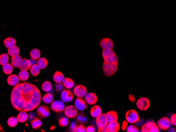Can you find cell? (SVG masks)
I'll return each mask as SVG.
<instances>
[{
  "instance_id": "cell-48",
  "label": "cell",
  "mask_w": 176,
  "mask_h": 132,
  "mask_svg": "<svg viewBox=\"0 0 176 132\" xmlns=\"http://www.w3.org/2000/svg\"><path fill=\"white\" fill-rule=\"evenodd\" d=\"M34 119H36V115H35V114L34 113H30L28 115V119H29V120L32 121V120Z\"/></svg>"
},
{
  "instance_id": "cell-18",
  "label": "cell",
  "mask_w": 176,
  "mask_h": 132,
  "mask_svg": "<svg viewBox=\"0 0 176 132\" xmlns=\"http://www.w3.org/2000/svg\"><path fill=\"white\" fill-rule=\"evenodd\" d=\"M105 116L108 123L117 121L118 119L117 113L114 111H110L105 113Z\"/></svg>"
},
{
  "instance_id": "cell-37",
  "label": "cell",
  "mask_w": 176,
  "mask_h": 132,
  "mask_svg": "<svg viewBox=\"0 0 176 132\" xmlns=\"http://www.w3.org/2000/svg\"><path fill=\"white\" fill-rule=\"evenodd\" d=\"M9 54L4 53L0 55V65L3 66L4 65L9 63Z\"/></svg>"
},
{
  "instance_id": "cell-24",
  "label": "cell",
  "mask_w": 176,
  "mask_h": 132,
  "mask_svg": "<svg viewBox=\"0 0 176 132\" xmlns=\"http://www.w3.org/2000/svg\"><path fill=\"white\" fill-rule=\"evenodd\" d=\"M64 78V75L60 71H56L53 75V80L56 83H62Z\"/></svg>"
},
{
  "instance_id": "cell-42",
  "label": "cell",
  "mask_w": 176,
  "mask_h": 132,
  "mask_svg": "<svg viewBox=\"0 0 176 132\" xmlns=\"http://www.w3.org/2000/svg\"><path fill=\"white\" fill-rule=\"evenodd\" d=\"M78 127V126L77 125V124L75 122H71V125H70V129L72 132H76Z\"/></svg>"
},
{
  "instance_id": "cell-16",
  "label": "cell",
  "mask_w": 176,
  "mask_h": 132,
  "mask_svg": "<svg viewBox=\"0 0 176 132\" xmlns=\"http://www.w3.org/2000/svg\"><path fill=\"white\" fill-rule=\"evenodd\" d=\"M32 66L31 62L28 59H22L21 63L20 64L19 68L21 71H28L30 70V68Z\"/></svg>"
},
{
  "instance_id": "cell-31",
  "label": "cell",
  "mask_w": 176,
  "mask_h": 132,
  "mask_svg": "<svg viewBox=\"0 0 176 132\" xmlns=\"http://www.w3.org/2000/svg\"><path fill=\"white\" fill-rule=\"evenodd\" d=\"M40 68L38 64L32 65L31 67L30 68V72L31 74L33 76H37L40 73Z\"/></svg>"
},
{
  "instance_id": "cell-14",
  "label": "cell",
  "mask_w": 176,
  "mask_h": 132,
  "mask_svg": "<svg viewBox=\"0 0 176 132\" xmlns=\"http://www.w3.org/2000/svg\"><path fill=\"white\" fill-rule=\"evenodd\" d=\"M75 107L77 108V110L82 111L87 109V103H86L85 100L82 99V98L78 97L75 100Z\"/></svg>"
},
{
  "instance_id": "cell-11",
  "label": "cell",
  "mask_w": 176,
  "mask_h": 132,
  "mask_svg": "<svg viewBox=\"0 0 176 132\" xmlns=\"http://www.w3.org/2000/svg\"><path fill=\"white\" fill-rule=\"evenodd\" d=\"M100 46L102 50L113 49L114 48V43L110 38H105L101 40L100 42Z\"/></svg>"
},
{
  "instance_id": "cell-20",
  "label": "cell",
  "mask_w": 176,
  "mask_h": 132,
  "mask_svg": "<svg viewBox=\"0 0 176 132\" xmlns=\"http://www.w3.org/2000/svg\"><path fill=\"white\" fill-rule=\"evenodd\" d=\"M102 114V110L100 106L94 105L92 107L90 110V114L93 117L97 118Z\"/></svg>"
},
{
  "instance_id": "cell-2",
  "label": "cell",
  "mask_w": 176,
  "mask_h": 132,
  "mask_svg": "<svg viewBox=\"0 0 176 132\" xmlns=\"http://www.w3.org/2000/svg\"><path fill=\"white\" fill-rule=\"evenodd\" d=\"M102 69L104 74L107 77H110L114 75L118 70V64H111L103 62Z\"/></svg>"
},
{
  "instance_id": "cell-38",
  "label": "cell",
  "mask_w": 176,
  "mask_h": 132,
  "mask_svg": "<svg viewBox=\"0 0 176 132\" xmlns=\"http://www.w3.org/2000/svg\"><path fill=\"white\" fill-rule=\"evenodd\" d=\"M114 54H115V53L113 49H104L103 50L102 52V55L103 59Z\"/></svg>"
},
{
  "instance_id": "cell-46",
  "label": "cell",
  "mask_w": 176,
  "mask_h": 132,
  "mask_svg": "<svg viewBox=\"0 0 176 132\" xmlns=\"http://www.w3.org/2000/svg\"><path fill=\"white\" fill-rule=\"evenodd\" d=\"M95 129L94 126L92 125H89L85 128V132H95Z\"/></svg>"
},
{
  "instance_id": "cell-13",
  "label": "cell",
  "mask_w": 176,
  "mask_h": 132,
  "mask_svg": "<svg viewBox=\"0 0 176 132\" xmlns=\"http://www.w3.org/2000/svg\"><path fill=\"white\" fill-rule=\"evenodd\" d=\"M85 101L89 105H93L97 103L98 101V97L94 93H89L85 95Z\"/></svg>"
},
{
  "instance_id": "cell-4",
  "label": "cell",
  "mask_w": 176,
  "mask_h": 132,
  "mask_svg": "<svg viewBox=\"0 0 176 132\" xmlns=\"http://www.w3.org/2000/svg\"><path fill=\"white\" fill-rule=\"evenodd\" d=\"M142 132H159L160 129L156 124L154 122H148L144 124L141 127Z\"/></svg>"
},
{
  "instance_id": "cell-27",
  "label": "cell",
  "mask_w": 176,
  "mask_h": 132,
  "mask_svg": "<svg viewBox=\"0 0 176 132\" xmlns=\"http://www.w3.org/2000/svg\"><path fill=\"white\" fill-rule=\"evenodd\" d=\"M16 118L19 122L23 123L28 119V114L26 112H20Z\"/></svg>"
},
{
  "instance_id": "cell-17",
  "label": "cell",
  "mask_w": 176,
  "mask_h": 132,
  "mask_svg": "<svg viewBox=\"0 0 176 132\" xmlns=\"http://www.w3.org/2000/svg\"><path fill=\"white\" fill-rule=\"evenodd\" d=\"M20 80V78L19 77V76H17L15 74H11L7 77V82L9 85L14 86L16 84L19 83Z\"/></svg>"
},
{
  "instance_id": "cell-19",
  "label": "cell",
  "mask_w": 176,
  "mask_h": 132,
  "mask_svg": "<svg viewBox=\"0 0 176 132\" xmlns=\"http://www.w3.org/2000/svg\"><path fill=\"white\" fill-rule=\"evenodd\" d=\"M107 126L110 132H118L120 127V124L118 121L108 123Z\"/></svg>"
},
{
  "instance_id": "cell-43",
  "label": "cell",
  "mask_w": 176,
  "mask_h": 132,
  "mask_svg": "<svg viewBox=\"0 0 176 132\" xmlns=\"http://www.w3.org/2000/svg\"><path fill=\"white\" fill-rule=\"evenodd\" d=\"M170 122L171 123V124L173 125H176V114H173L172 115V116H171V118L170 119Z\"/></svg>"
},
{
  "instance_id": "cell-25",
  "label": "cell",
  "mask_w": 176,
  "mask_h": 132,
  "mask_svg": "<svg viewBox=\"0 0 176 132\" xmlns=\"http://www.w3.org/2000/svg\"><path fill=\"white\" fill-rule=\"evenodd\" d=\"M7 53H8L9 55H10L12 57L15 56L16 55H19L20 49L17 46L14 45L12 47H11L10 48H8Z\"/></svg>"
},
{
  "instance_id": "cell-50",
  "label": "cell",
  "mask_w": 176,
  "mask_h": 132,
  "mask_svg": "<svg viewBox=\"0 0 176 132\" xmlns=\"http://www.w3.org/2000/svg\"><path fill=\"white\" fill-rule=\"evenodd\" d=\"M169 131V132H176V129L175 128H172Z\"/></svg>"
},
{
  "instance_id": "cell-49",
  "label": "cell",
  "mask_w": 176,
  "mask_h": 132,
  "mask_svg": "<svg viewBox=\"0 0 176 132\" xmlns=\"http://www.w3.org/2000/svg\"><path fill=\"white\" fill-rule=\"evenodd\" d=\"M127 121H124V123H122V129L124 131L127 128Z\"/></svg>"
},
{
  "instance_id": "cell-39",
  "label": "cell",
  "mask_w": 176,
  "mask_h": 132,
  "mask_svg": "<svg viewBox=\"0 0 176 132\" xmlns=\"http://www.w3.org/2000/svg\"><path fill=\"white\" fill-rule=\"evenodd\" d=\"M69 124V120L67 117H61L59 120V125L61 127H65L68 125Z\"/></svg>"
},
{
  "instance_id": "cell-21",
  "label": "cell",
  "mask_w": 176,
  "mask_h": 132,
  "mask_svg": "<svg viewBox=\"0 0 176 132\" xmlns=\"http://www.w3.org/2000/svg\"><path fill=\"white\" fill-rule=\"evenodd\" d=\"M118 57L117 55L116 54V53L111 55L110 56H108L106 58H104V62L107 63L111 64H118Z\"/></svg>"
},
{
  "instance_id": "cell-36",
  "label": "cell",
  "mask_w": 176,
  "mask_h": 132,
  "mask_svg": "<svg viewBox=\"0 0 176 132\" xmlns=\"http://www.w3.org/2000/svg\"><path fill=\"white\" fill-rule=\"evenodd\" d=\"M18 121L16 117H11L9 118L7 121V125L11 127H15L18 123Z\"/></svg>"
},
{
  "instance_id": "cell-34",
  "label": "cell",
  "mask_w": 176,
  "mask_h": 132,
  "mask_svg": "<svg viewBox=\"0 0 176 132\" xmlns=\"http://www.w3.org/2000/svg\"><path fill=\"white\" fill-rule=\"evenodd\" d=\"M30 75L28 71H21L19 74V77L21 81H26L29 78Z\"/></svg>"
},
{
  "instance_id": "cell-1",
  "label": "cell",
  "mask_w": 176,
  "mask_h": 132,
  "mask_svg": "<svg viewBox=\"0 0 176 132\" xmlns=\"http://www.w3.org/2000/svg\"><path fill=\"white\" fill-rule=\"evenodd\" d=\"M11 102L13 107L20 112H30L39 106L41 94L36 85L23 82L13 87L11 94Z\"/></svg>"
},
{
  "instance_id": "cell-40",
  "label": "cell",
  "mask_w": 176,
  "mask_h": 132,
  "mask_svg": "<svg viewBox=\"0 0 176 132\" xmlns=\"http://www.w3.org/2000/svg\"><path fill=\"white\" fill-rule=\"evenodd\" d=\"M127 132H139V128L137 126L134 125H130L129 126L127 129Z\"/></svg>"
},
{
  "instance_id": "cell-29",
  "label": "cell",
  "mask_w": 176,
  "mask_h": 132,
  "mask_svg": "<svg viewBox=\"0 0 176 132\" xmlns=\"http://www.w3.org/2000/svg\"><path fill=\"white\" fill-rule=\"evenodd\" d=\"M31 124L33 129H38L40 128L41 126L42 125V123L41 122V119L38 118H36L31 121Z\"/></svg>"
},
{
  "instance_id": "cell-30",
  "label": "cell",
  "mask_w": 176,
  "mask_h": 132,
  "mask_svg": "<svg viewBox=\"0 0 176 132\" xmlns=\"http://www.w3.org/2000/svg\"><path fill=\"white\" fill-rule=\"evenodd\" d=\"M13 70V66L11 64L7 63L3 65V71L4 74L10 75Z\"/></svg>"
},
{
  "instance_id": "cell-28",
  "label": "cell",
  "mask_w": 176,
  "mask_h": 132,
  "mask_svg": "<svg viewBox=\"0 0 176 132\" xmlns=\"http://www.w3.org/2000/svg\"><path fill=\"white\" fill-rule=\"evenodd\" d=\"M37 64L40 69H44L46 68L48 64V60L44 58H40L37 61Z\"/></svg>"
},
{
  "instance_id": "cell-15",
  "label": "cell",
  "mask_w": 176,
  "mask_h": 132,
  "mask_svg": "<svg viewBox=\"0 0 176 132\" xmlns=\"http://www.w3.org/2000/svg\"><path fill=\"white\" fill-rule=\"evenodd\" d=\"M95 122H96V125L98 126V128L107 125L108 122L105 116V114L102 113L100 116H98L96 118Z\"/></svg>"
},
{
  "instance_id": "cell-12",
  "label": "cell",
  "mask_w": 176,
  "mask_h": 132,
  "mask_svg": "<svg viewBox=\"0 0 176 132\" xmlns=\"http://www.w3.org/2000/svg\"><path fill=\"white\" fill-rule=\"evenodd\" d=\"M36 113L40 117L46 118L50 115V111L49 107L46 105H41L38 107Z\"/></svg>"
},
{
  "instance_id": "cell-10",
  "label": "cell",
  "mask_w": 176,
  "mask_h": 132,
  "mask_svg": "<svg viewBox=\"0 0 176 132\" xmlns=\"http://www.w3.org/2000/svg\"><path fill=\"white\" fill-rule=\"evenodd\" d=\"M73 94L77 97L83 98L87 94V89L82 85H78L73 90Z\"/></svg>"
},
{
  "instance_id": "cell-7",
  "label": "cell",
  "mask_w": 176,
  "mask_h": 132,
  "mask_svg": "<svg viewBox=\"0 0 176 132\" xmlns=\"http://www.w3.org/2000/svg\"><path fill=\"white\" fill-rule=\"evenodd\" d=\"M51 110L56 113H61L65 109V104L62 100L53 101L51 104Z\"/></svg>"
},
{
  "instance_id": "cell-8",
  "label": "cell",
  "mask_w": 176,
  "mask_h": 132,
  "mask_svg": "<svg viewBox=\"0 0 176 132\" xmlns=\"http://www.w3.org/2000/svg\"><path fill=\"white\" fill-rule=\"evenodd\" d=\"M77 109L73 105H68L65 107L64 110V113L66 117L69 119H74L78 115Z\"/></svg>"
},
{
  "instance_id": "cell-32",
  "label": "cell",
  "mask_w": 176,
  "mask_h": 132,
  "mask_svg": "<svg viewBox=\"0 0 176 132\" xmlns=\"http://www.w3.org/2000/svg\"><path fill=\"white\" fill-rule=\"evenodd\" d=\"M30 54L32 59L37 60L40 58L41 53L38 49L34 48L31 50V51L30 52Z\"/></svg>"
},
{
  "instance_id": "cell-6",
  "label": "cell",
  "mask_w": 176,
  "mask_h": 132,
  "mask_svg": "<svg viewBox=\"0 0 176 132\" xmlns=\"http://www.w3.org/2000/svg\"><path fill=\"white\" fill-rule=\"evenodd\" d=\"M136 105L139 110L145 111L150 107V101L147 97H141L137 101Z\"/></svg>"
},
{
  "instance_id": "cell-22",
  "label": "cell",
  "mask_w": 176,
  "mask_h": 132,
  "mask_svg": "<svg viewBox=\"0 0 176 132\" xmlns=\"http://www.w3.org/2000/svg\"><path fill=\"white\" fill-rule=\"evenodd\" d=\"M22 59V58L19 55L13 56L12 57L11 64L13 66V68H19Z\"/></svg>"
},
{
  "instance_id": "cell-41",
  "label": "cell",
  "mask_w": 176,
  "mask_h": 132,
  "mask_svg": "<svg viewBox=\"0 0 176 132\" xmlns=\"http://www.w3.org/2000/svg\"><path fill=\"white\" fill-rule=\"evenodd\" d=\"M64 88L65 87L62 83H56V84H55V89L58 92H61L62 90H64Z\"/></svg>"
},
{
  "instance_id": "cell-26",
  "label": "cell",
  "mask_w": 176,
  "mask_h": 132,
  "mask_svg": "<svg viewBox=\"0 0 176 132\" xmlns=\"http://www.w3.org/2000/svg\"><path fill=\"white\" fill-rule=\"evenodd\" d=\"M16 43V40L11 37H9L5 39L3 42L4 44L7 48H10L11 47H12L13 46L15 45Z\"/></svg>"
},
{
  "instance_id": "cell-5",
  "label": "cell",
  "mask_w": 176,
  "mask_h": 132,
  "mask_svg": "<svg viewBox=\"0 0 176 132\" xmlns=\"http://www.w3.org/2000/svg\"><path fill=\"white\" fill-rule=\"evenodd\" d=\"M171 125L172 124L170 122V119L167 117L161 118L157 122V126L159 129L163 131L169 130V129L171 128Z\"/></svg>"
},
{
  "instance_id": "cell-44",
  "label": "cell",
  "mask_w": 176,
  "mask_h": 132,
  "mask_svg": "<svg viewBox=\"0 0 176 132\" xmlns=\"http://www.w3.org/2000/svg\"><path fill=\"white\" fill-rule=\"evenodd\" d=\"M77 120L79 121L80 122H82L84 123L85 122H87V118L85 117L84 116H83V115H79L78 116V117H77Z\"/></svg>"
},
{
  "instance_id": "cell-9",
  "label": "cell",
  "mask_w": 176,
  "mask_h": 132,
  "mask_svg": "<svg viewBox=\"0 0 176 132\" xmlns=\"http://www.w3.org/2000/svg\"><path fill=\"white\" fill-rule=\"evenodd\" d=\"M61 98L63 102L69 103L74 99V94L68 89L64 90L61 92Z\"/></svg>"
},
{
  "instance_id": "cell-47",
  "label": "cell",
  "mask_w": 176,
  "mask_h": 132,
  "mask_svg": "<svg viewBox=\"0 0 176 132\" xmlns=\"http://www.w3.org/2000/svg\"><path fill=\"white\" fill-rule=\"evenodd\" d=\"M85 132V126L82 124H80L79 126L76 131V132Z\"/></svg>"
},
{
  "instance_id": "cell-35",
  "label": "cell",
  "mask_w": 176,
  "mask_h": 132,
  "mask_svg": "<svg viewBox=\"0 0 176 132\" xmlns=\"http://www.w3.org/2000/svg\"><path fill=\"white\" fill-rule=\"evenodd\" d=\"M52 85L51 83L49 81H45L42 84V89L46 92H49L52 90Z\"/></svg>"
},
{
  "instance_id": "cell-3",
  "label": "cell",
  "mask_w": 176,
  "mask_h": 132,
  "mask_svg": "<svg viewBox=\"0 0 176 132\" xmlns=\"http://www.w3.org/2000/svg\"><path fill=\"white\" fill-rule=\"evenodd\" d=\"M126 119L128 123L135 124L140 121V118L136 111L129 110L126 113Z\"/></svg>"
},
{
  "instance_id": "cell-23",
  "label": "cell",
  "mask_w": 176,
  "mask_h": 132,
  "mask_svg": "<svg viewBox=\"0 0 176 132\" xmlns=\"http://www.w3.org/2000/svg\"><path fill=\"white\" fill-rule=\"evenodd\" d=\"M62 83L63 84L64 87L68 90L72 88L75 85L74 81H73L71 78L68 77L64 78L62 82Z\"/></svg>"
},
{
  "instance_id": "cell-33",
  "label": "cell",
  "mask_w": 176,
  "mask_h": 132,
  "mask_svg": "<svg viewBox=\"0 0 176 132\" xmlns=\"http://www.w3.org/2000/svg\"><path fill=\"white\" fill-rule=\"evenodd\" d=\"M42 100L46 104H50L53 101V96L52 94L46 93L42 97Z\"/></svg>"
},
{
  "instance_id": "cell-45",
  "label": "cell",
  "mask_w": 176,
  "mask_h": 132,
  "mask_svg": "<svg viewBox=\"0 0 176 132\" xmlns=\"http://www.w3.org/2000/svg\"><path fill=\"white\" fill-rule=\"evenodd\" d=\"M98 132H110L109 130L108 129V126L107 125L104 126L102 127L98 128Z\"/></svg>"
}]
</instances>
